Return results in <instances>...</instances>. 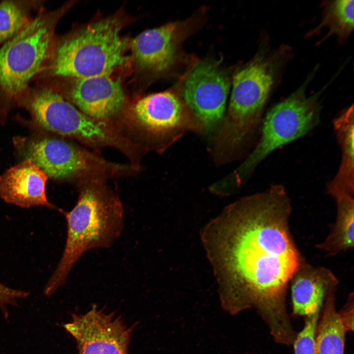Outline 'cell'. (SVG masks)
I'll return each mask as SVG.
<instances>
[{
  "instance_id": "obj_1",
  "label": "cell",
  "mask_w": 354,
  "mask_h": 354,
  "mask_svg": "<svg viewBox=\"0 0 354 354\" xmlns=\"http://www.w3.org/2000/svg\"><path fill=\"white\" fill-rule=\"evenodd\" d=\"M292 210L285 187L274 184L229 205L201 233L225 306L256 309L279 344L295 336L286 296L306 262L290 230Z\"/></svg>"
},
{
  "instance_id": "obj_2",
  "label": "cell",
  "mask_w": 354,
  "mask_h": 354,
  "mask_svg": "<svg viewBox=\"0 0 354 354\" xmlns=\"http://www.w3.org/2000/svg\"><path fill=\"white\" fill-rule=\"evenodd\" d=\"M124 24L121 17L110 16L56 37L50 58L33 82L111 75L128 60L121 36Z\"/></svg>"
},
{
  "instance_id": "obj_3",
  "label": "cell",
  "mask_w": 354,
  "mask_h": 354,
  "mask_svg": "<svg viewBox=\"0 0 354 354\" xmlns=\"http://www.w3.org/2000/svg\"><path fill=\"white\" fill-rule=\"evenodd\" d=\"M67 235L60 261L46 284L44 294L52 295L63 285L74 265L87 251L111 247L121 235L123 206L114 194L98 185H87L69 212H63Z\"/></svg>"
},
{
  "instance_id": "obj_4",
  "label": "cell",
  "mask_w": 354,
  "mask_h": 354,
  "mask_svg": "<svg viewBox=\"0 0 354 354\" xmlns=\"http://www.w3.org/2000/svg\"><path fill=\"white\" fill-rule=\"evenodd\" d=\"M287 47L267 48L234 75L228 113L219 134L220 149L234 150L260 133L264 111L288 55Z\"/></svg>"
},
{
  "instance_id": "obj_5",
  "label": "cell",
  "mask_w": 354,
  "mask_h": 354,
  "mask_svg": "<svg viewBox=\"0 0 354 354\" xmlns=\"http://www.w3.org/2000/svg\"><path fill=\"white\" fill-rule=\"evenodd\" d=\"M72 4L67 2L53 10L43 6L21 31L0 47V114L18 106L44 69L52 53L56 26Z\"/></svg>"
},
{
  "instance_id": "obj_6",
  "label": "cell",
  "mask_w": 354,
  "mask_h": 354,
  "mask_svg": "<svg viewBox=\"0 0 354 354\" xmlns=\"http://www.w3.org/2000/svg\"><path fill=\"white\" fill-rule=\"evenodd\" d=\"M320 119L318 95L307 96L304 87H300L264 116L255 147L236 169L223 178L224 184L230 190L239 187L267 156L307 134Z\"/></svg>"
},
{
  "instance_id": "obj_7",
  "label": "cell",
  "mask_w": 354,
  "mask_h": 354,
  "mask_svg": "<svg viewBox=\"0 0 354 354\" xmlns=\"http://www.w3.org/2000/svg\"><path fill=\"white\" fill-rule=\"evenodd\" d=\"M18 106L28 111L43 128L59 135L95 144L111 143L113 139L103 123L85 115L47 85L33 82Z\"/></svg>"
},
{
  "instance_id": "obj_8",
  "label": "cell",
  "mask_w": 354,
  "mask_h": 354,
  "mask_svg": "<svg viewBox=\"0 0 354 354\" xmlns=\"http://www.w3.org/2000/svg\"><path fill=\"white\" fill-rule=\"evenodd\" d=\"M71 317L63 326L76 340L78 354H128L135 324L128 327L120 316L95 304L86 313H73Z\"/></svg>"
},
{
  "instance_id": "obj_9",
  "label": "cell",
  "mask_w": 354,
  "mask_h": 354,
  "mask_svg": "<svg viewBox=\"0 0 354 354\" xmlns=\"http://www.w3.org/2000/svg\"><path fill=\"white\" fill-rule=\"evenodd\" d=\"M229 88L227 75L211 60L198 63L186 77L183 98L206 130H212L222 120Z\"/></svg>"
},
{
  "instance_id": "obj_10",
  "label": "cell",
  "mask_w": 354,
  "mask_h": 354,
  "mask_svg": "<svg viewBox=\"0 0 354 354\" xmlns=\"http://www.w3.org/2000/svg\"><path fill=\"white\" fill-rule=\"evenodd\" d=\"M44 84L55 88L81 112L96 120L116 116L125 103V95L120 81L111 75L52 81Z\"/></svg>"
},
{
  "instance_id": "obj_11",
  "label": "cell",
  "mask_w": 354,
  "mask_h": 354,
  "mask_svg": "<svg viewBox=\"0 0 354 354\" xmlns=\"http://www.w3.org/2000/svg\"><path fill=\"white\" fill-rule=\"evenodd\" d=\"M15 146L25 159L37 165L48 177L62 179L86 172L94 165L88 154L62 140L17 138Z\"/></svg>"
},
{
  "instance_id": "obj_12",
  "label": "cell",
  "mask_w": 354,
  "mask_h": 354,
  "mask_svg": "<svg viewBox=\"0 0 354 354\" xmlns=\"http://www.w3.org/2000/svg\"><path fill=\"white\" fill-rule=\"evenodd\" d=\"M184 31L185 23L172 22L141 32L130 43L135 66L153 74L168 70L175 61Z\"/></svg>"
},
{
  "instance_id": "obj_13",
  "label": "cell",
  "mask_w": 354,
  "mask_h": 354,
  "mask_svg": "<svg viewBox=\"0 0 354 354\" xmlns=\"http://www.w3.org/2000/svg\"><path fill=\"white\" fill-rule=\"evenodd\" d=\"M48 177L28 159L7 170L0 176V198L23 208L43 206L59 209L48 200L45 191Z\"/></svg>"
},
{
  "instance_id": "obj_14",
  "label": "cell",
  "mask_w": 354,
  "mask_h": 354,
  "mask_svg": "<svg viewBox=\"0 0 354 354\" xmlns=\"http://www.w3.org/2000/svg\"><path fill=\"white\" fill-rule=\"evenodd\" d=\"M338 284L337 278L329 269L305 263L289 283L293 315L305 317L321 308L326 296L336 290Z\"/></svg>"
},
{
  "instance_id": "obj_15",
  "label": "cell",
  "mask_w": 354,
  "mask_h": 354,
  "mask_svg": "<svg viewBox=\"0 0 354 354\" xmlns=\"http://www.w3.org/2000/svg\"><path fill=\"white\" fill-rule=\"evenodd\" d=\"M134 117L144 128L153 133H165L182 123L184 110L179 99L169 91L152 93L139 100L133 109Z\"/></svg>"
},
{
  "instance_id": "obj_16",
  "label": "cell",
  "mask_w": 354,
  "mask_h": 354,
  "mask_svg": "<svg viewBox=\"0 0 354 354\" xmlns=\"http://www.w3.org/2000/svg\"><path fill=\"white\" fill-rule=\"evenodd\" d=\"M353 105L340 112L332 121L341 151L340 163L334 177L327 183L326 193L332 198L354 196V117Z\"/></svg>"
},
{
  "instance_id": "obj_17",
  "label": "cell",
  "mask_w": 354,
  "mask_h": 354,
  "mask_svg": "<svg viewBox=\"0 0 354 354\" xmlns=\"http://www.w3.org/2000/svg\"><path fill=\"white\" fill-rule=\"evenodd\" d=\"M334 200L336 206L335 221L325 238L316 245L327 256L353 249L354 245V197L345 195Z\"/></svg>"
},
{
  "instance_id": "obj_18",
  "label": "cell",
  "mask_w": 354,
  "mask_h": 354,
  "mask_svg": "<svg viewBox=\"0 0 354 354\" xmlns=\"http://www.w3.org/2000/svg\"><path fill=\"white\" fill-rule=\"evenodd\" d=\"M336 291L327 294L322 307L316 330V354H344L347 332L336 310Z\"/></svg>"
},
{
  "instance_id": "obj_19",
  "label": "cell",
  "mask_w": 354,
  "mask_h": 354,
  "mask_svg": "<svg viewBox=\"0 0 354 354\" xmlns=\"http://www.w3.org/2000/svg\"><path fill=\"white\" fill-rule=\"evenodd\" d=\"M44 4L42 0L0 1V47L21 31Z\"/></svg>"
},
{
  "instance_id": "obj_20",
  "label": "cell",
  "mask_w": 354,
  "mask_h": 354,
  "mask_svg": "<svg viewBox=\"0 0 354 354\" xmlns=\"http://www.w3.org/2000/svg\"><path fill=\"white\" fill-rule=\"evenodd\" d=\"M353 0L331 1L327 4L319 29H328L327 36L335 35L339 39H346L354 29Z\"/></svg>"
},
{
  "instance_id": "obj_21",
  "label": "cell",
  "mask_w": 354,
  "mask_h": 354,
  "mask_svg": "<svg viewBox=\"0 0 354 354\" xmlns=\"http://www.w3.org/2000/svg\"><path fill=\"white\" fill-rule=\"evenodd\" d=\"M321 309L305 317L304 325L293 344L294 354H316V330Z\"/></svg>"
},
{
  "instance_id": "obj_22",
  "label": "cell",
  "mask_w": 354,
  "mask_h": 354,
  "mask_svg": "<svg viewBox=\"0 0 354 354\" xmlns=\"http://www.w3.org/2000/svg\"><path fill=\"white\" fill-rule=\"evenodd\" d=\"M30 293L23 290L12 289L0 283V310L4 316H8L7 305H15L18 299H24Z\"/></svg>"
},
{
  "instance_id": "obj_23",
  "label": "cell",
  "mask_w": 354,
  "mask_h": 354,
  "mask_svg": "<svg viewBox=\"0 0 354 354\" xmlns=\"http://www.w3.org/2000/svg\"><path fill=\"white\" fill-rule=\"evenodd\" d=\"M341 322L346 332L354 330V294H350L346 303L338 312Z\"/></svg>"
},
{
  "instance_id": "obj_24",
  "label": "cell",
  "mask_w": 354,
  "mask_h": 354,
  "mask_svg": "<svg viewBox=\"0 0 354 354\" xmlns=\"http://www.w3.org/2000/svg\"></svg>"
}]
</instances>
